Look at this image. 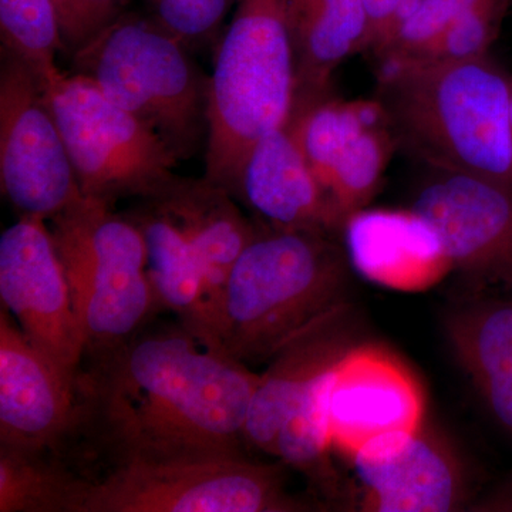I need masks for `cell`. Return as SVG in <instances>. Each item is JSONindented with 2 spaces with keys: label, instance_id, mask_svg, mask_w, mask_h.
Instances as JSON below:
<instances>
[{
  "label": "cell",
  "instance_id": "cell-1",
  "mask_svg": "<svg viewBox=\"0 0 512 512\" xmlns=\"http://www.w3.org/2000/svg\"><path fill=\"white\" fill-rule=\"evenodd\" d=\"M148 325L86 356L89 367L77 377L76 434L87 431L113 461L110 468L245 454V424L261 375L180 322Z\"/></svg>",
  "mask_w": 512,
  "mask_h": 512
},
{
  "label": "cell",
  "instance_id": "cell-2",
  "mask_svg": "<svg viewBox=\"0 0 512 512\" xmlns=\"http://www.w3.org/2000/svg\"><path fill=\"white\" fill-rule=\"evenodd\" d=\"M373 99L396 148L512 188L511 77L490 57L382 64Z\"/></svg>",
  "mask_w": 512,
  "mask_h": 512
},
{
  "label": "cell",
  "instance_id": "cell-3",
  "mask_svg": "<svg viewBox=\"0 0 512 512\" xmlns=\"http://www.w3.org/2000/svg\"><path fill=\"white\" fill-rule=\"evenodd\" d=\"M349 265L330 234L259 224L222 293L220 348L248 366L269 362L293 336L346 302Z\"/></svg>",
  "mask_w": 512,
  "mask_h": 512
},
{
  "label": "cell",
  "instance_id": "cell-4",
  "mask_svg": "<svg viewBox=\"0 0 512 512\" xmlns=\"http://www.w3.org/2000/svg\"><path fill=\"white\" fill-rule=\"evenodd\" d=\"M295 94L282 0H237L208 86L205 177L232 195L255 144L291 120Z\"/></svg>",
  "mask_w": 512,
  "mask_h": 512
},
{
  "label": "cell",
  "instance_id": "cell-5",
  "mask_svg": "<svg viewBox=\"0 0 512 512\" xmlns=\"http://www.w3.org/2000/svg\"><path fill=\"white\" fill-rule=\"evenodd\" d=\"M114 103L156 131L181 161L208 140L210 79L188 47L151 18L126 13L72 57Z\"/></svg>",
  "mask_w": 512,
  "mask_h": 512
},
{
  "label": "cell",
  "instance_id": "cell-6",
  "mask_svg": "<svg viewBox=\"0 0 512 512\" xmlns=\"http://www.w3.org/2000/svg\"><path fill=\"white\" fill-rule=\"evenodd\" d=\"M50 222L86 340L84 357L119 345L163 311L148 278L146 241L127 215L83 195Z\"/></svg>",
  "mask_w": 512,
  "mask_h": 512
},
{
  "label": "cell",
  "instance_id": "cell-7",
  "mask_svg": "<svg viewBox=\"0 0 512 512\" xmlns=\"http://www.w3.org/2000/svg\"><path fill=\"white\" fill-rule=\"evenodd\" d=\"M42 84L84 197L144 200L177 177L181 160L163 138L89 77L60 70Z\"/></svg>",
  "mask_w": 512,
  "mask_h": 512
},
{
  "label": "cell",
  "instance_id": "cell-8",
  "mask_svg": "<svg viewBox=\"0 0 512 512\" xmlns=\"http://www.w3.org/2000/svg\"><path fill=\"white\" fill-rule=\"evenodd\" d=\"M279 466L245 456L130 461L90 480L82 512H288Z\"/></svg>",
  "mask_w": 512,
  "mask_h": 512
},
{
  "label": "cell",
  "instance_id": "cell-9",
  "mask_svg": "<svg viewBox=\"0 0 512 512\" xmlns=\"http://www.w3.org/2000/svg\"><path fill=\"white\" fill-rule=\"evenodd\" d=\"M0 184L20 217L43 221L83 197L39 76L5 49L0 69Z\"/></svg>",
  "mask_w": 512,
  "mask_h": 512
},
{
  "label": "cell",
  "instance_id": "cell-10",
  "mask_svg": "<svg viewBox=\"0 0 512 512\" xmlns=\"http://www.w3.org/2000/svg\"><path fill=\"white\" fill-rule=\"evenodd\" d=\"M0 299L35 348L77 383L86 340L46 221L20 217L2 232Z\"/></svg>",
  "mask_w": 512,
  "mask_h": 512
},
{
  "label": "cell",
  "instance_id": "cell-11",
  "mask_svg": "<svg viewBox=\"0 0 512 512\" xmlns=\"http://www.w3.org/2000/svg\"><path fill=\"white\" fill-rule=\"evenodd\" d=\"M412 210L436 229L453 269L476 288H512V188L433 170Z\"/></svg>",
  "mask_w": 512,
  "mask_h": 512
},
{
  "label": "cell",
  "instance_id": "cell-12",
  "mask_svg": "<svg viewBox=\"0 0 512 512\" xmlns=\"http://www.w3.org/2000/svg\"><path fill=\"white\" fill-rule=\"evenodd\" d=\"M346 460L355 471L362 511H454L467 497L457 451L426 423L375 437Z\"/></svg>",
  "mask_w": 512,
  "mask_h": 512
},
{
  "label": "cell",
  "instance_id": "cell-13",
  "mask_svg": "<svg viewBox=\"0 0 512 512\" xmlns=\"http://www.w3.org/2000/svg\"><path fill=\"white\" fill-rule=\"evenodd\" d=\"M424 414L419 380L389 350L356 343L330 370V443L343 458L389 431L419 429Z\"/></svg>",
  "mask_w": 512,
  "mask_h": 512
},
{
  "label": "cell",
  "instance_id": "cell-14",
  "mask_svg": "<svg viewBox=\"0 0 512 512\" xmlns=\"http://www.w3.org/2000/svg\"><path fill=\"white\" fill-rule=\"evenodd\" d=\"M79 424L77 383L0 311V446L59 454Z\"/></svg>",
  "mask_w": 512,
  "mask_h": 512
},
{
  "label": "cell",
  "instance_id": "cell-15",
  "mask_svg": "<svg viewBox=\"0 0 512 512\" xmlns=\"http://www.w3.org/2000/svg\"><path fill=\"white\" fill-rule=\"evenodd\" d=\"M232 197L244 202L265 227L330 235L342 229L338 212L288 124L255 144Z\"/></svg>",
  "mask_w": 512,
  "mask_h": 512
},
{
  "label": "cell",
  "instance_id": "cell-16",
  "mask_svg": "<svg viewBox=\"0 0 512 512\" xmlns=\"http://www.w3.org/2000/svg\"><path fill=\"white\" fill-rule=\"evenodd\" d=\"M340 232L353 269L397 292H423L453 271L439 234L412 210H359Z\"/></svg>",
  "mask_w": 512,
  "mask_h": 512
},
{
  "label": "cell",
  "instance_id": "cell-17",
  "mask_svg": "<svg viewBox=\"0 0 512 512\" xmlns=\"http://www.w3.org/2000/svg\"><path fill=\"white\" fill-rule=\"evenodd\" d=\"M356 323L345 302L293 336L259 376L245 424L247 447L272 456L276 437L302 393L356 345Z\"/></svg>",
  "mask_w": 512,
  "mask_h": 512
},
{
  "label": "cell",
  "instance_id": "cell-18",
  "mask_svg": "<svg viewBox=\"0 0 512 512\" xmlns=\"http://www.w3.org/2000/svg\"><path fill=\"white\" fill-rule=\"evenodd\" d=\"M144 200L156 205L197 251L218 323L228 276L258 234L259 222L249 221L231 192L205 175L200 180L177 175L158 194Z\"/></svg>",
  "mask_w": 512,
  "mask_h": 512
},
{
  "label": "cell",
  "instance_id": "cell-19",
  "mask_svg": "<svg viewBox=\"0 0 512 512\" xmlns=\"http://www.w3.org/2000/svg\"><path fill=\"white\" fill-rule=\"evenodd\" d=\"M296 66L293 110L328 96L332 74L367 49L369 20L363 0H282Z\"/></svg>",
  "mask_w": 512,
  "mask_h": 512
},
{
  "label": "cell",
  "instance_id": "cell-20",
  "mask_svg": "<svg viewBox=\"0 0 512 512\" xmlns=\"http://www.w3.org/2000/svg\"><path fill=\"white\" fill-rule=\"evenodd\" d=\"M127 217L146 241L148 278L161 309L173 312L202 342L221 349L207 276L191 242L148 200Z\"/></svg>",
  "mask_w": 512,
  "mask_h": 512
},
{
  "label": "cell",
  "instance_id": "cell-21",
  "mask_svg": "<svg viewBox=\"0 0 512 512\" xmlns=\"http://www.w3.org/2000/svg\"><path fill=\"white\" fill-rule=\"evenodd\" d=\"M447 332L458 362L512 437V299L468 302L451 313Z\"/></svg>",
  "mask_w": 512,
  "mask_h": 512
},
{
  "label": "cell",
  "instance_id": "cell-22",
  "mask_svg": "<svg viewBox=\"0 0 512 512\" xmlns=\"http://www.w3.org/2000/svg\"><path fill=\"white\" fill-rule=\"evenodd\" d=\"M55 456L0 446V512H82L90 478Z\"/></svg>",
  "mask_w": 512,
  "mask_h": 512
},
{
  "label": "cell",
  "instance_id": "cell-23",
  "mask_svg": "<svg viewBox=\"0 0 512 512\" xmlns=\"http://www.w3.org/2000/svg\"><path fill=\"white\" fill-rule=\"evenodd\" d=\"M394 148L389 128L380 121L367 127L340 156L326 185V194L342 224L375 197Z\"/></svg>",
  "mask_w": 512,
  "mask_h": 512
},
{
  "label": "cell",
  "instance_id": "cell-24",
  "mask_svg": "<svg viewBox=\"0 0 512 512\" xmlns=\"http://www.w3.org/2000/svg\"><path fill=\"white\" fill-rule=\"evenodd\" d=\"M3 49L32 67L40 82L60 72L57 53H64L52 0H0Z\"/></svg>",
  "mask_w": 512,
  "mask_h": 512
},
{
  "label": "cell",
  "instance_id": "cell-25",
  "mask_svg": "<svg viewBox=\"0 0 512 512\" xmlns=\"http://www.w3.org/2000/svg\"><path fill=\"white\" fill-rule=\"evenodd\" d=\"M484 0H420L396 35L377 53L382 64L413 62L426 55L441 36Z\"/></svg>",
  "mask_w": 512,
  "mask_h": 512
},
{
  "label": "cell",
  "instance_id": "cell-26",
  "mask_svg": "<svg viewBox=\"0 0 512 512\" xmlns=\"http://www.w3.org/2000/svg\"><path fill=\"white\" fill-rule=\"evenodd\" d=\"M511 8L512 0H484L451 26L419 60H466L488 56Z\"/></svg>",
  "mask_w": 512,
  "mask_h": 512
},
{
  "label": "cell",
  "instance_id": "cell-27",
  "mask_svg": "<svg viewBox=\"0 0 512 512\" xmlns=\"http://www.w3.org/2000/svg\"><path fill=\"white\" fill-rule=\"evenodd\" d=\"M150 18L185 46L204 42L237 0H151Z\"/></svg>",
  "mask_w": 512,
  "mask_h": 512
},
{
  "label": "cell",
  "instance_id": "cell-28",
  "mask_svg": "<svg viewBox=\"0 0 512 512\" xmlns=\"http://www.w3.org/2000/svg\"><path fill=\"white\" fill-rule=\"evenodd\" d=\"M64 53L72 59L126 15L128 0H52Z\"/></svg>",
  "mask_w": 512,
  "mask_h": 512
},
{
  "label": "cell",
  "instance_id": "cell-29",
  "mask_svg": "<svg viewBox=\"0 0 512 512\" xmlns=\"http://www.w3.org/2000/svg\"><path fill=\"white\" fill-rule=\"evenodd\" d=\"M369 20L367 49L375 55L396 35L420 0H363Z\"/></svg>",
  "mask_w": 512,
  "mask_h": 512
},
{
  "label": "cell",
  "instance_id": "cell-30",
  "mask_svg": "<svg viewBox=\"0 0 512 512\" xmlns=\"http://www.w3.org/2000/svg\"><path fill=\"white\" fill-rule=\"evenodd\" d=\"M511 133H512V77H511Z\"/></svg>",
  "mask_w": 512,
  "mask_h": 512
},
{
  "label": "cell",
  "instance_id": "cell-31",
  "mask_svg": "<svg viewBox=\"0 0 512 512\" xmlns=\"http://www.w3.org/2000/svg\"><path fill=\"white\" fill-rule=\"evenodd\" d=\"M147 2H151V0H147Z\"/></svg>",
  "mask_w": 512,
  "mask_h": 512
}]
</instances>
